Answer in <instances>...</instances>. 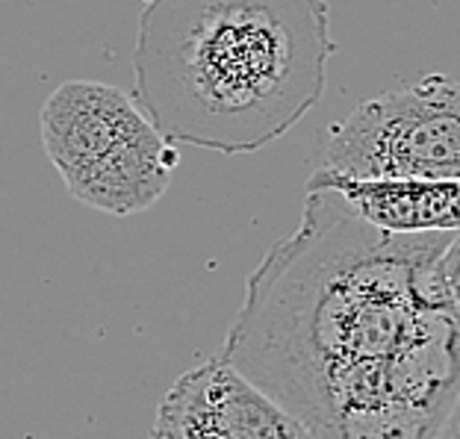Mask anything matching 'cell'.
<instances>
[{"mask_svg":"<svg viewBox=\"0 0 460 439\" xmlns=\"http://www.w3.org/2000/svg\"><path fill=\"white\" fill-rule=\"evenodd\" d=\"M307 189H333L360 218L393 233L460 230V177L455 180H393V177H345L319 169Z\"/></svg>","mask_w":460,"mask_h":439,"instance_id":"obj_6","label":"cell"},{"mask_svg":"<svg viewBox=\"0 0 460 439\" xmlns=\"http://www.w3.org/2000/svg\"><path fill=\"white\" fill-rule=\"evenodd\" d=\"M437 439H460V395L452 407V413L446 416V422L440 427V434H437Z\"/></svg>","mask_w":460,"mask_h":439,"instance_id":"obj_8","label":"cell"},{"mask_svg":"<svg viewBox=\"0 0 460 439\" xmlns=\"http://www.w3.org/2000/svg\"><path fill=\"white\" fill-rule=\"evenodd\" d=\"M443 284L448 292V304H452V312L460 325V230L443 250Z\"/></svg>","mask_w":460,"mask_h":439,"instance_id":"obj_7","label":"cell"},{"mask_svg":"<svg viewBox=\"0 0 460 439\" xmlns=\"http://www.w3.org/2000/svg\"><path fill=\"white\" fill-rule=\"evenodd\" d=\"M322 169L345 177H460V80L422 77L384 92L333 124Z\"/></svg>","mask_w":460,"mask_h":439,"instance_id":"obj_4","label":"cell"},{"mask_svg":"<svg viewBox=\"0 0 460 439\" xmlns=\"http://www.w3.org/2000/svg\"><path fill=\"white\" fill-rule=\"evenodd\" d=\"M455 233H393L307 189L298 230L248 275L218 357L313 439H437L460 395L443 284Z\"/></svg>","mask_w":460,"mask_h":439,"instance_id":"obj_1","label":"cell"},{"mask_svg":"<svg viewBox=\"0 0 460 439\" xmlns=\"http://www.w3.org/2000/svg\"><path fill=\"white\" fill-rule=\"evenodd\" d=\"M151 439H313L310 431L222 357L183 372L156 407Z\"/></svg>","mask_w":460,"mask_h":439,"instance_id":"obj_5","label":"cell"},{"mask_svg":"<svg viewBox=\"0 0 460 439\" xmlns=\"http://www.w3.org/2000/svg\"><path fill=\"white\" fill-rule=\"evenodd\" d=\"M333 54L325 0H148L133 98L172 145L254 154L322 101Z\"/></svg>","mask_w":460,"mask_h":439,"instance_id":"obj_2","label":"cell"},{"mask_svg":"<svg viewBox=\"0 0 460 439\" xmlns=\"http://www.w3.org/2000/svg\"><path fill=\"white\" fill-rule=\"evenodd\" d=\"M41 148L80 204L110 215L145 213L177 169V151L121 89L68 80L39 112Z\"/></svg>","mask_w":460,"mask_h":439,"instance_id":"obj_3","label":"cell"}]
</instances>
